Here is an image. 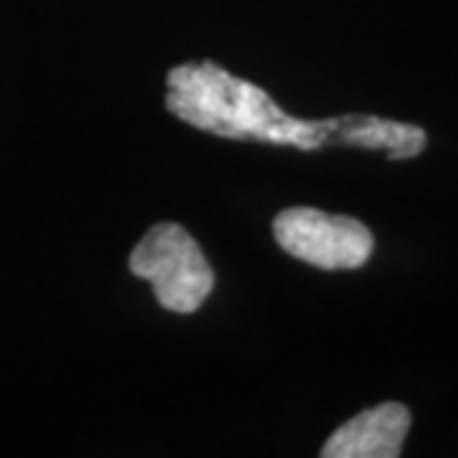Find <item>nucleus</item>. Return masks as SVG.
Wrapping results in <instances>:
<instances>
[{"mask_svg": "<svg viewBox=\"0 0 458 458\" xmlns=\"http://www.w3.org/2000/svg\"><path fill=\"white\" fill-rule=\"evenodd\" d=\"M165 107L199 131L232 140H262L316 150L339 128V120H298L273 98L214 62L181 64L168 72Z\"/></svg>", "mask_w": 458, "mask_h": 458, "instance_id": "obj_1", "label": "nucleus"}, {"mask_svg": "<svg viewBox=\"0 0 458 458\" xmlns=\"http://www.w3.org/2000/svg\"><path fill=\"white\" fill-rule=\"evenodd\" d=\"M131 270L148 280L158 303L174 313H194L214 288L212 265L201 247L174 222L148 229L132 250Z\"/></svg>", "mask_w": 458, "mask_h": 458, "instance_id": "obj_2", "label": "nucleus"}, {"mask_svg": "<svg viewBox=\"0 0 458 458\" xmlns=\"http://www.w3.org/2000/svg\"><path fill=\"white\" fill-rule=\"evenodd\" d=\"M273 232L291 258L321 270H357L375 250V237L360 219L311 207L280 212Z\"/></svg>", "mask_w": 458, "mask_h": 458, "instance_id": "obj_3", "label": "nucleus"}, {"mask_svg": "<svg viewBox=\"0 0 458 458\" xmlns=\"http://www.w3.org/2000/svg\"><path fill=\"white\" fill-rule=\"evenodd\" d=\"M410 430V410L400 403H382L361 410L324 443V458H397Z\"/></svg>", "mask_w": 458, "mask_h": 458, "instance_id": "obj_4", "label": "nucleus"}, {"mask_svg": "<svg viewBox=\"0 0 458 458\" xmlns=\"http://www.w3.org/2000/svg\"><path fill=\"white\" fill-rule=\"evenodd\" d=\"M334 135L344 146L387 150L390 158H412L426 148V132L418 125L379 117H339V128Z\"/></svg>", "mask_w": 458, "mask_h": 458, "instance_id": "obj_5", "label": "nucleus"}]
</instances>
